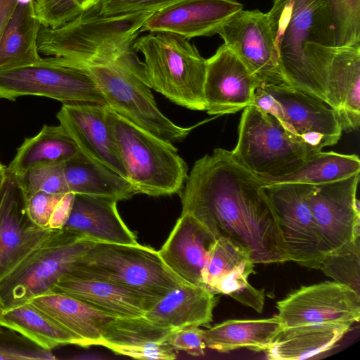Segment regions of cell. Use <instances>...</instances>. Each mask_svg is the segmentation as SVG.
I'll return each mask as SVG.
<instances>
[{
	"label": "cell",
	"mask_w": 360,
	"mask_h": 360,
	"mask_svg": "<svg viewBox=\"0 0 360 360\" xmlns=\"http://www.w3.org/2000/svg\"><path fill=\"white\" fill-rule=\"evenodd\" d=\"M6 309V307L3 303V302L1 301V298H0V320H1V316H2V314L3 312L4 311V310ZM1 327V326H0Z\"/></svg>",
	"instance_id": "49"
},
{
	"label": "cell",
	"mask_w": 360,
	"mask_h": 360,
	"mask_svg": "<svg viewBox=\"0 0 360 360\" xmlns=\"http://www.w3.org/2000/svg\"><path fill=\"white\" fill-rule=\"evenodd\" d=\"M314 186L282 182L265 184L263 189L277 217L291 261L319 269L328 251L309 205Z\"/></svg>",
	"instance_id": "12"
},
{
	"label": "cell",
	"mask_w": 360,
	"mask_h": 360,
	"mask_svg": "<svg viewBox=\"0 0 360 360\" xmlns=\"http://www.w3.org/2000/svg\"><path fill=\"white\" fill-rule=\"evenodd\" d=\"M259 82L224 44L206 59L205 110L210 115L235 113L252 105Z\"/></svg>",
	"instance_id": "19"
},
{
	"label": "cell",
	"mask_w": 360,
	"mask_h": 360,
	"mask_svg": "<svg viewBox=\"0 0 360 360\" xmlns=\"http://www.w3.org/2000/svg\"><path fill=\"white\" fill-rule=\"evenodd\" d=\"M7 176V167L0 162V190L4 184Z\"/></svg>",
	"instance_id": "47"
},
{
	"label": "cell",
	"mask_w": 360,
	"mask_h": 360,
	"mask_svg": "<svg viewBox=\"0 0 360 360\" xmlns=\"http://www.w3.org/2000/svg\"><path fill=\"white\" fill-rule=\"evenodd\" d=\"M75 193L68 192L63 195L55 205L49 221L48 227L61 229L68 221L73 205Z\"/></svg>",
	"instance_id": "44"
},
{
	"label": "cell",
	"mask_w": 360,
	"mask_h": 360,
	"mask_svg": "<svg viewBox=\"0 0 360 360\" xmlns=\"http://www.w3.org/2000/svg\"><path fill=\"white\" fill-rule=\"evenodd\" d=\"M243 9L236 0H181L153 13L140 32H171L188 40L212 37Z\"/></svg>",
	"instance_id": "20"
},
{
	"label": "cell",
	"mask_w": 360,
	"mask_h": 360,
	"mask_svg": "<svg viewBox=\"0 0 360 360\" xmlns=\"http://www.w3.org/2000/svg\"><path fill=\"white\" fill-rule=\"evenodd\" d=\"M326 103L336 112L342 129L360 124V41L336 47L327 77Z\"/></svg>",
	"instance_id": "23"
},
{
	"label": "cell",
	"mask_w": 360,
	"mask_h": 360,
	"mask_svg": "<svg viewBox=\"0 0 360 360\" xmlns=\"http://www.w3.org/2000/svg\"><path fill=\"white\" fill-rule=\"evenodd\" d=\"M202 332V330L198 326L176 329L169 335L167 342L175 351H184L194 356H202L206 345Z\"/></svg>",
	"instance_id": "43"
},
{
	"label": "cell",
	"mask_w": 360,
	"mask_h": 360,
	"mask_svg": "<svg viewBox=\"0 0 360 360\" xmlns=\"http://www.w3.org/2000/svg\"><path fill=\"white\" fill-rule=\"evenodd\" d=\"M20 0H0V39Z\"/></svg>",
	"instance_id": "45"
},
{
	"label": "cell",
	"mask_w": 360,
	"mask_h": 360,
	"mask_svg": "<svg viewBox=\"0 0 360 360\" xmlns=\"http://www.w3.org/2000/svg\"><path fill=\"white\" fill-rule=\"evenodd\" d=\"M53 58L59 63L87 73L95 82L108 108L160 139L171 143L181 141L193 128L204 122L183 127L164 115L157 107L146 80L142 62L136 56L94 63H72Z\"/></svg>",
	"instance_id": "4"
},
{
	"label": "cell",
	"mask_w": 360,
	"mask_h": 360,
	"mask_svg": "<svg viewBox=\"0 0 360 360\" xmlns=\"http://www.w3.org/2000/svg\"><path fill=\"white\" fill-rule=\"evenodd\" d=\"M319 269L360 295V236L328 252Z\"/></svg>",
	"instance_id": "35"
},
{
	"label": "cell",
	"mask_w": 360,
	"mask_h": 360,
	"mask_svg": "<svg viewBox=\"0 0 360 360\" xmlns=\"http://www.w3.org/2000/svg\"><path fill=\"white\" fill-rule=\"evenodd\" d=\"M25 200L20 180L7 172L0 190V281L55 230L40 227L30 219Z\"/></svg>",
	"instance_id": "15"
},
{
	"label": "cell",
	"mask_w": 360,
	"mask_h": 360,
	"mask_svg": "<svg viewBox=\"0 0 360 360\" xmlns=\"http://www.w3.org/2000/svg\"><path fill=\"white\" fill-rule=\"evenodd\" d=\"M283 326L276 316L259 319H231L202 330L206 347L219 352L240 348L266 351Z\"/></svg>",
	"instance_id": "29"
},
{
	"label": "cell",
	"mask_w": 360,
	"mask_h": 360,
	"mask_svg": "<svg viewBox=\"0 0 360 360\" xmlns=\"http://www.w3.org/2000/svg\"><path fill=\"white\" fill-rule=\"evenodd\" d=\"M51 291L77 298L115 317L143 316L162 299L75 274L63 276Z\"/></svg>",
	"instance_id": "22"
},
{
	"label": "cell",
	"mask_w": 360,
	"mask_h": 360,
	"mask_svg": "<svg viewBox=\"0 0 360 360\" xmlns=\"http://www.w3.org/2000/svg\"><path fill=\"white\" fill-rule=\"evenodd\" d=\"M110 198L75 194L64 229L101 243L136 245L135 234L127 226Z\"/></svg>",
	"instance_id": "24"
},
{
	"label": "cell",
	"mask_w": 360,
	"mask_h": 360,
	"mask_svg": "<svg viewBox=\"0 0 360 360\" xmlns=\"http://www.w3.org/2000/svg\"><path fill=\"white\" fill-rule=\"evenodd\" d=\"M112 352L138 359L172 360L176 358L175 350L167 342L139 346L106 345Z\"/></svg>",
	"instance_id": "41"
},
{
	"label": "cell",
	"mask_w": 360,
	"mask_h": 360,
	"mask_svg": "<svg viewBox=\"0 0 360 360\" xmlns=\"http://www.w3.org/2000/svg\"><path fill=\"white\" fill-rule=\"evenodd\" d=\"M0 326L18 333L46 350L51 351L67 345L79 346L75 335L30 302L6 309Z\"/></svg>",
	"instance_id": "32"
},
{
	"label": "cell",
	"mask_w": 360,
	"mask_h": 360,
	"mask_svg": "<svg viewBox=\"0 0 360 360\" xmlns=\"http://www.w3.org/2000/svg\"><path fill=\"white\" fill-rule=\"evenodd\" d=\"M84 158L60 124L44 125L37 134L25 139L7 167V172L20 177L37 167L66 164Z\"/></svg>",
	"instance_id": "28"
},
{
	"label": "cell",
	"mask_w": 360,
	"mask_h": 360,
	"mask_svg": "<svg viewBox=\"0 0 360 360\" xmlns=\"http://www.w3.org/2000/svg\"><path fill=\"white\" fill-rule=\"evenodd\" d=\"M56 118L89 160L127 179V172L108 120V105L65 103L58 112Z\"/></svg>",
	"instance_id": "17"
},
{
	"label": "cell",
	"mask_w": 360,
	"mask_h": 360,
	"mask_svg": "<svg viewBox=\"0 0 360 360\" xmlns=\"http://www.w3.org/2000/svg\"><path fill=\"white\" fill-rule=\"evenodd\" d=\"M264 184L231 151L215 148L198 160L188 175L181 214L192 215L217 239L243 246L255 264L291 261Z\"/></svg>",
	"instance_id": "1"
},
{
	"label": "cell",
	"mask_w": 360,
	"mask_h": 360,
	"mask_svg": "<svg viewBox=\"0 0 360 360\" xmlns=\"http://www.w3.org/2000/svg\"><path fill=\"white\" fill-rule=\"evenodd\" d=\"M336 47L360 41V0H326Z\"/></svg>",
	"instance_id": "36"
},
{
	"label": "cell",
	"mask_w": 360,
	"mask_h": 360,
	"mask_svg": "<svg viewBox=\"0 0 360 360\" xmlns=\"http://www.w3.org/2000/svg\"><path fill=\"white\" fill-rule=\"evenodd\" d=\"M319 152L288 131L271 113L254 105L244 108L234 159L262 179L283 176Z\"/></svg>",
	"instance_id": "8"
},
{
	"label": "cell",
	"mask_w": 360,
	"mask_h": 360,
	"mask_svg": "<svg viewBox=\"0 0 360 360\" xmlns=\"http://www.w3.org/2000/svg\"><path fill=\"white\" fill-rule=\"evenodd\" d=\"M359 172L360 160L357 155L321 150L283 176L260 179L264 184L297 182L316 186L340 181Z\"/></svg>",
	"instance_id": "33"
},
{
	"label": "cell",
	"mask_w": 360,
	"mask_h": 360,
	"mask_svg": "<svg viewBox=\"0 0 360 360\" xmlns=\"http://www.w3.org/2000/svg\"><path fill=\"white\" fill-rule=\"evenodd\" d=\"M266 14L286 82L326 102L336 49L326 0H274Z\"/></svg>",
	"instance_id": "2"
},
{
	"label": "cell",
	"mask_w": 360,
	"mask_h": 360,
	"mask_svg": "<svg viewBox=\"0 0 360 360\" xmlns=\"http://www.w3.org/2000/svg\"><path fill=\"white\" fill-rule=\"evenodd\" d=\"M79 0H34V13L41 25L59 27L82 11Z\"/></svg>",
	"instance_id": "39"
},
{
	"label": "cell",
	"mask_w": 360,
	"mask_h": 360,
	"mask_svg": "<svg viewBox=\"0 0 360 360\" xmlns=\"http://www.w3.org/2000/svg\"><path fill=\"white\" fill-rule=\"evenodd\" d=\"M65 165L60 164L37 167L18 177L26 195L37 192L49 194L70 192L65 176Z\"/></svg>",
	"instance_id": "37"
},
{
	"label": "cell",
	"mask_w": 360,
	"mask_h": 360,
	"mask_svg": "<svg viewBox=\"0 0 360 360\" xmlns=\"http://www.w3.org/2000/svg\"><path fill=\"white\" fill-rule=\"evenodd\" d=\"M216 240L195 218L184 213L158 253L167 268L185 283L205 286L202 272Z\"/></svg>",
	"instance_id": "21"
},
{
	"label": "cell",
	"mask_w": 360,
	"mask_h": 360,
	"mask_svg": "<svg viewBox=\"0 0 360 360\" xmlns=\"http://www.w3.org/2000/svg\"><path fill=\"white\" fill-rule=\"evenodd\" d=\"M217 299L205 286L183 285L160 300L144 316L153 323L174 330L209 325Z\"/></svg>",
	"instance_id": "26"
},
{
	"label": "cell",
	"mask_w": 360,
	"mask_h": 360,
	"mask_svg": "<svg viewBox=\"0 0 360 360\" xmlns=\"http://www.w3.org/2000/svg\"><path fill=\"white\" fill-rule=\"evenodd\" d=\"M217 34L255 77L259 86L287 83L266 13L243 9Z\"/></svg>",
	"instance_id": "13"
},
{
	"label": "cell",
	"mask_w": 360,
	"mask_h": 360,
	"mask_svg": "<svg viewBox=\"0 0 360 360\" xmlns=\"http://www.w3.org/2000/svg\"><path fill=\"white\" fill-rule=\"evenodd\" d=\"M95 242L64 229L51 235L0 281L6 309L51 292Z\"/></svg>",
	"instance_id": "9"
},
{
	"label": "cell",
	"mask_w": 360,
	"mask_h": 360,
	"mask_svg": "<svg viewBox=\"0 0 360 360\" xmlns=\"http://www.w3.org/2000/svg\"><path fill=\"white\" fill-rule=\"evenodd\" d=\"M104 357L99 356L96 354H79L77 356H75L72 357V359H84V360H98V359H103Z\"/></svg>",
	"instance_id": "46"
},
{
	"label": "cell",
	"mask_w": 360,
	"mask_h": 360,
	"mask_svg": "<svg viewBox=\"0 0 360 360\" xmlns=\"http://www.w3.org/2000/svg\"><path fill=\"white\" fill-rule=\"evenodd\" d=\"M152 12L103 15L92 7L57 27L41 25L39 53L78 63H105L136 56L133 44Z\"/></svg>",
	"instance_id": "3"
},
{
	"label": "cell",
	"mask_w": 360,
	"mask_h": 360,
	"mask_svg": "<svg viewBox=\"0 0 360 360\" xmlns=\"http://www.w3.org/2000/svg\"><path fill=\"white\" fill-rule=\"evenodd\" d=\"M69 274L111 282L160 298L186 284L167 268L158 251L139 243L95 242Z\"/></svg>",
	"instance_id": "7"
},
{
	"label": "cell",
	"mask_w": 360,
	"mask_h": 360,
	"mask_svg": "<svg viewBox=\"0 0 360 360\" xmlns=\"http://www.w3.org/2000/svg\"><path fill=\"white\" fill-rule=\"evenodd\" d=\"M359 180V172L314 186L309 205L328 252L360 236Z\"/></svg>",
	"instance_id": "16"
},
{
	"label": "cell",
	"mask_w": 360,
	"mask_h": 360,
	"mask_svg": "<svg viewBox=\"0 0 360 360\" xmlns=\"http://www.w3.org/2000/svg\"><path fill=\"white\" fill-rule=\"evenodd\" d=\"M63 194L37 192L26 195L25 207L30 219L40 227L49 228L53 208Z\"/></svg>",
	"instance_id": "42"
},
{
	"label": "cell",
	"mask_w": 360,
	"mask_h": 360,
	"mask_svg": "<svg viewBox=\"0 0 360 360\" xmlns=\"http://www.w3.org/2000/svg\"><path fill=\"white\" fill-rule=\"evenodd\" d=\"M65 176L70 192L125 200L138 193L124 177L87 158L67 162Z\"/></svg>",
	"instance_id": "31"
},
{
	"label": "cell",
	"mask_w": 360,
	"mask_h": 360,
	"mask_svg": "<svg viewBox=\"0 0 360 360\" xmlns=\"http://www.w3.org/2000/svg\"><path fill=\"white\" fill-rule=\"evenodd\" d=\"M255 264L249 252L227 238H219L210 250L202 272L203 285L214 293L227 295L242 304L261 313L264 289H257L248 282Z\"/></svg>",
	"instance_id": "18"
},
{
	"label": "cell",
	"mask_w": 360,
	"mask_h": 360,
	"mask_svg": "<svg viewBox=\"0 0 360 360\" xmlns=\"http://www.w3.org/2000/svg\"><path fill=\"white\" fill-rule=\"evenodd\" d=\"M132 47L143 56L150 89L182 107L205 110L206 59L188 39L171 32H149L138 37Z\"/></svg>",
	"instance_id": "5"
},
{
	"label": "cell",
	"mask_w": 360,
	"mask_h": 360,
	"mask_svg": "<svg viewBox=\"0 0 360 360\" xmlns=\"http://www.w3.org/2000/svg\"><path fill=\"white\" fill-rule=\"evenodd\" d=\"M23 96H39L65 103L106 101L92 78L83 70L58 62L53 56L0 71V98L15 101Z\"/></svg>",
	"instance_id": "11"
},
{
	"label": "cell",
	"mask_w": 360,
	"mask_h": 360,
	"mask_svg": "<svg viewBox=\"0 0 360 360\" xmlns=\"http://www.w3.org/2000/svg\"><path fill=\"white\" fill-rule=\"evenodd\" d=\"M181 0H96L91 6L99 13L111 15L136 12H157Z\"/></svg>",
	"instance_id": "40"
},
{
	"label": "cell",
	"mask_w": 360,
	"mask_h": 360,
	"mask_svg": "<svg viewBox=\"0 0 360 360\" xmlns=\"http://www.w3.org/2000/svg\"><path fill=\"white\" fill-rule=\"evenodd\" d=\"M46 350L18 333L0 327V360H55Z\"/></svg>",
	"instance_id": "38"
},
{
	"label": "cell",
	"mask_w": 360,
	"mask_h": 360,
	"mask_svg": "<svg viewBox=\"0 0 360 360\" xmlns=\"http://www.w3.org/2000/svg\"><path fill=\"white\" fill-rule=\"evenodd\" d=\"M174 330L159 326L144 315L114 317L108 324L98 345L139 346L167 342Z\"/></svg>",
	"instance_id": "34"
},
{
	"label": "cell",
	"mask_w": 360,
	"mask_h": 360,
	"mask_svg": "<svg viewBox=\"0 0 360 360\" xmlns=\"http://www.w3.org/2000/svg\"><path fill=\"white\" fill-rule=\"evenodd\" d=\"M96 0H79V4L82 11H84L92 6Z\"/></svg>",
	"instance_id": "48"
},
{
	"label": "cell",
	"mask_w": 360,
	"mask_h": 360,
	"mask_svg": "<svg viewBox=\"0 0 360 360\" xmlns=\"http://www.w3.org/2000/svg\"><path fill=\"white\" fill-rule=\"evenodd\" d=\"M108 117L127 172L138 193L170 195L182 190L188 167L172 143L134 124L108 107Z\"/></svg>",
	"instance_id": "6"
},
{
	"label": "cell",
	"mask_w": 360,
	"mask_h": 360,
	"mask_svg": "<svg viewBox=\"0 0 360 360\" xmlns=\"http://www.w3.org/2000/svg\"><path fill=\"white\" fill-rule=\"evenodd\" d=\"M354 323L327 322L283 327L266 350L271 360L308 359L332 349Z\"/></svg>",
	"instance_id": "27"
},
{
	"label": "cell",
	"mask_w": 360,
	"mask_h": 360,
	"mask_svg": "<svg viewBox=\"0 0 360 360\" xmlns=\"http://www.w3.org/2000/svg\"><path fill=\"white\" fill-rule=\"evenodd\" d=\"M283 327L307 323L350 322L360 319V295L336 281L302 286L276 302Z\"/></svg>",
	"instance_id": "14"
},
{
	"label": "cell",
	"mask_w": 360,
	"mask_h": 360,
	"mask_svg": "<svg viewBox=\"0 0 360 360\" xmlns=\"http://www.w3.org/2000/svg\"><path fill=\"white\" fill-rule=\"evenodd\" d=\"M275 116L292 134L321 151L336 144L342 127L324 101L287 83L257 87L252 105Z\"/></svg>",
	"instance_id": "10"
},
{
	"label": "cell",
	"mask_w": 360,
	"mask_h": 360,
	"mask_svg": "<svg viewBox=\"0 0 360 360\" xmlns=\"http://www.w3.org/2000/svg\"><path fill=\"white\" fill-rule=\"evenodd\" d=\"M41 27L34 0H20L0 39V71L41 60L37 46Z\"/></svg>",
	"instance_id": "30"
},
{
	"label": "cell",
	"mask_w": 360,
	"mask_h": 360,
	"mask_svg": "<svg viewBox=\"0 0 360 360\" xmlns=\"http://www.w3.org/2000/svg\"><path fill=\"white\" fill-rule=\"evenodd\" d=\"M30 302L79 341L83 347L98 345L112 316L72 296L51 291Z\"/></svg>",
	"instance_id": "25"
}]
</instances>
